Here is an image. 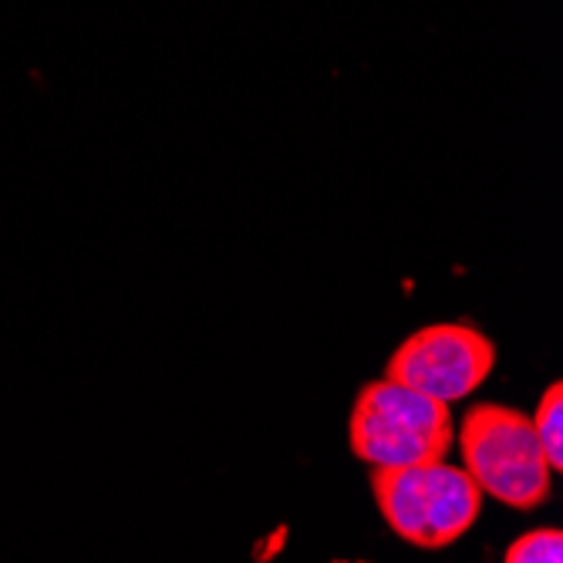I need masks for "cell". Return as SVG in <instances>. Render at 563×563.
Instances as JSON below:
<instances>
[{
  "label": "cell",
  "mask_w": 563,
  "mask_h": 563,
  "mask_svg": "<svg viewBox=\"0 0 563 563\" xmlns=\"http://www.w3.org/2000/svg\"><path fill=\"white\" fill-rule=\"evenodd\" d=\"M530 422H533V432L543 445L550 470L560 473L563 470V388H560V382H553L540 395L537 412L530 416Z\"/></svg>",
  "instance_id": "5"
},
{
  "label": "cell",
  "mask_w": 563,
  "mask_h": 563,
  "mask_svg": "<svg viewBox=\"0 0 563 563\" xmlns=\"http://www.w3.org/2000/svg\"><path fill=\"white\" fill-rule=\"evenodd\" d=\"M372 493L385 523L412 547L442 550L466 537L479 520L483 493L463 466L426 463L405 470H375Z\"/></svg>",
  "instance_id": "3"
},
{
  "label": "cell",
  "mask_w": 563,
  "mask_h": 563,
  "mask_svg": "<svg viewBox=\"0 0 563 563\" xmlns=\"http://www.w3.org/2000/svg\"><path fill=\"white\" fill-rule=\"evenodd\" d=\"M503 563H563V533L556 527L530 530L509 543Z\"/></svg>",
  "instance_id": "6"
},
{
  "label": "cell",
  "mask_w": 563,
  "mask_h": 563,
  "mask_svg": "<svg viewBox=\"0 0 563 563\" xmlns=\"http://www.w3.org/2000/svg\"><path fill=\"white\" fill-rule=\"evenodd\" d=\"M347 439L351 452L372 470H405L442 463L455 442V426L445 401L382 378L357 395Z\"/></svg>",
  "instance_id": "1"
},
{
  "label": "cell",
  "mask_w": 563,
  "mask_h": 563,
  "mask_svg": "<svg viewBox=\"0 0 563 563\" xmlns=\"http://www.w3.org/2000/svg\"><path fill=\"white\" fill-rule=\"evenodd\" d=\"M496 368V344L470 324H429L408 334L388 362V382H398L435 401L473 395Z\"/></svg>",
  "instance_id": "4"
},
{
  "label": "cell",
  "mask_w": 563,
  "mask_h": 563,
  "mask_svg": "<svg viewBox=\"0 0 563 563\" xmlns=\"http://www.w3.org/2000/svg\"><path fill=\"white\" fill-rule=\"evenodd\" d=\"M455 442L463 452V470L483 496L514 509H537L550 496L553 470L530 416L520 408L493 401L473 405Z\"/></svg>",
  "instance_id": "2"
}]
</instances>
